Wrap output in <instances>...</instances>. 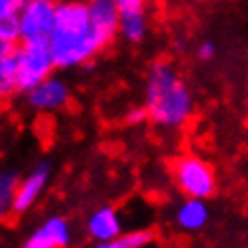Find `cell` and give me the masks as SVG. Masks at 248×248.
Wrapping results in <instances>:
<instances>
[{"instance_id": "cell-1", "label": "cell", "mask_w": 248, "mask_h": 248, "mask_svg": "<svg viewBox=\"0 0 248 248\" xmlns=\"http://www.w3.org/2000/svg\"><path fill=\"white\" fill-rule=\"evenodd\" d=\"M109 45H114V40L93 21L91 0H59L55 30L48 38L57 70L89 65Z\"/></svg>"}, {"instance_id": "cell-2", "label": "cell", "mask_w": 248, "mask_h": 248, "mask_svg": "<svg viewBox=\"0 0 248 248\" xmlns=\"http://www.w3.org/2000/svg\"><path fill=\"white\" fill-rule=\"evenodd\" d=\"M143 105L150 120L160 128L175 131L185 126L196 108L191 89L169 59L152 61L145 74Z\"/></svg>"}, {"instance_id": "cell-3", "label": "cell", "mask_w": 248, "mask_h": 248, "mask_svg": "<svg viewBox=\"0 0 248 248\" xmlns=\"http://www.w3.org/2000/svg\"><path fill=\"white\" fill-rule=\"evenodd\" d=\"M172 183L185 198L208 200L217 194V172L215 166L196 154L179 156L170 166Z\"/></svg>"}, {"instance_id": "cell-4", "label": "cell", "mask_w": 248, "mask_h": 248, "mask_svg": "<svg viewBox=\"0 0 248 248\" xmlns=\"http://www.w3.org/2000/svg\"><path fill=\"white\" fill-rule=\"evenodd\" d=\"M17 93H26L57 70L48 40H26L17 45Z\"/></svg>"}, {"instance_id": "cell-5", "label": "cell", "mask_w": 248, "mask_h": 248, "mask_svg": "<svg viewBox=\"0 0 248 248\" xmlns=\"http://www.w3.org/2000/svg\"><path fill=\"white\" fill-rule=\"evenodd\" d=\"M57 19V2L51 0H30L21 9L19 28L21 42L26 40H48Z\"/></svg>"}, {"instance_id": "cell-6", "label": "cell", "mask_w": 248, "mask_h": 248, "mask_svg": "<svg viewBox=\"0 0 248 248\" xmlns=\"http://www.w3.org/2000/svg\"><path fill=\"white\" fill-rule=\"evenodd\" d=\"M70 97L72 95L67 82L53 74L26 93V103L30 109L38 111V114H53V111L63 109L70 103Z\"/></svg>"}, {"instance_id": "cell-7", "label": "cell", "mask_w": 248, "mask_h": 248, "mask_svg": "<svg viewBox=\"0 0 248 248\" xmlns=\"http://www.w3.org/2000/svg\"><path fill=\"white\" fill-rule=\"evenodd\" d=\"M120 13V38L128 45H141L150 34L147 0H114Z\"/></svg>"}, {"instance_id": "cell-8", "label": "cell", "mask_w": 248, "mask_h": 248, "mask_svg": "<svg viewBox=\"0 0 248 248\" xmlns=\"http://www.w3.org/2000/svg\"><path fill=\"white\" fill-rule=\"evenodd\" d=\"M48 179H51V164L40 162L36 169H32L26 177L19 179L17 183V191L11 204V213L13 215H23L36 204V200L40 198V194L46 189Z\"/></svg>"}, {"instance_id": "cell-9", "label": "cell", "mask_w": 248, "mask_h": 248, "mask_svg": "<svg viewBox=\"0 0 248 248\" xmlns=\"http://www.w3.org/2000/svg\"><path fill=\"white\" fill-rule=\"evenodd\" d=\"M72 242V227L63 217L53 215L30 233L21 248H67Z\"/></svg>"}, {"instance_id": "cell-10", "label": "cell", "mask_w": 248, "mask_h": 248, "mask_svg": "<svg viewBox=\"0 0 248 248\" xmlns=\"http://www.w3.org/2000/svg\"><path fill=\"white\" fill-rule=\"evenodd\" d=\"M86 232L95 242H108L122 235V219L114 206H101L91 213L86 221Z\"/></svg>"}, {"instance_id": "cell-11", "label": "cell", "mask_w": 248, "mask_h": 248, "mask_svg": "<svg viewBox=\"0 0 248 248\" xmlns=\"http://www.w3.org/2000/svg\"><path fill=\"white\" fill-rule=\"evenodd\" d=\"M208 219H210V210L206 206V200H200V198H185L175 210L177 225L189 233L204 229Z\"/></svg>"}, {"instance_id": "cell-12", "label": "cell", "mask_w": 248, "mask_h": 248, "mask_svg": "<svg viewBox=\"0 0 248 248\" xmlns=\"http://www.w3.org/2000/svg\"><path fill=\"white\" fill-rule=\"evenodd\" d=\"M17 45H0V93L9 97L17 93Z\"/></svg>"}, {"instance_id": "cell-13", "label": "cell", "mask_w": 248, "mask_h": 248, "mask_svg": "<svg viewBox=\"0 0 248 248\" xmlns=\"http://www.w3.org/2000/svg\"><path fill=\"white\" fill-rule=\"evenodd\" d=\"M17 183H19L17 172L13 170L2 172V177H0V208H2V213L11 210V204H13L15 191H17Z\"/></svg>"}, {"instance_id": "cell-14", "label": "cell", "mask_w": 248, "mask_h": 248, "mask_svg": "<svg viewBox=\"0 0 248 248\" xmlns=\"http://www.w3.org/2000/svg\"><path fill=\"white\" fill-rule=\"evenodd\" d=\"M126 248H147L154 242V232L152 229H133L128 233L120 235Z\"/></svg>"}, {"instance_id": "cell-15", "label": "cell", "mask_w": 248, "mask_h": 248, "mask_svg": "<svg viewBox=\"0 0 248 248\" xmlns=\"http://www.w3.org/2000/svg\"><path fill=\"white\" fill-rule=\"evenodd\" d=\"M124 120H126V124H133V126H137V124L150 120V114H147L145 105H137V108H131V109L126 111Z\"/></svg>"}, {"instance_id": "cell-16", "label": "cell", "mask_w": 248, "mask_h": 248, "mask_svg": "<svg viewBox=\"0 0 248 248\" xmlns=\"http://www.w3.org/2000/svg\"><path fill=\"white\" fill-rule=\"evenodd\" d=\"M215 55H217V45L213 40H202L196 46V57L200 61H213Z\"/></svg>"}, {"instance_id": "cell-17", "label": "cell", "mask_w": 248, "mask_h": 248, "mask_svg": "<svg viewBox=\"0 0 248 248\" xmlns=\"http://www.w3.org/2000/svg\"><path fill=\"white\" fill-rule=\"evenodd\" d=\"M93 248H126V246H124L122 238H116V240H108V242H95Z\"/></svg>"}, {"instance_id": "cell-18", "label": "cell", "mask_w": 248, "mask_h": 248, "mask_svg": "<svg viewBox=\"0 0 248 248\" xmlns=\"http://www.w3.org/2000/svg\"><path fill=\"white\" fill-rule=\"evenodd\" d=\"M17 2H21V4H28V2H30V0H17Z\"/></svg>"}, {"instance_id": "cell-19", "label": "cell", "mask_w": 248, "mask_h": 248, "mask_svg": "<svg viewBox=\"0 0 248 248\" xmlns=\"http://www.w3.org/2000/svg\"><path fill=\"white\" fill-rule=\"evenodd\" d=\"M51 2H59V0H51Z\"/></svg>"}]
</instances>
